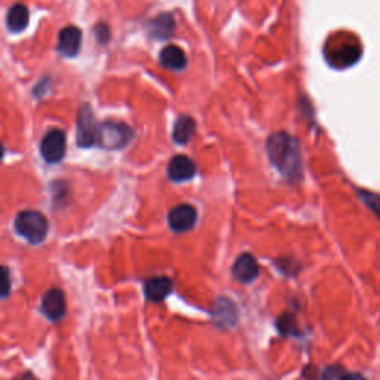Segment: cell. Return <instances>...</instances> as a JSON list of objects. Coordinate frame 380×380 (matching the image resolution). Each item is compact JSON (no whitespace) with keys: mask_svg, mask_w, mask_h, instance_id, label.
Masks as SVG:
<instances>
[{"mask_svg":"<svg viewBox=\"0 0 380 380\" xmlns=\"http://www.w3.org/2000/svg\"><path fill=\"white\" fill-rule=\"evenodd\" d=\"M268 153L272 164L288 179L302 176V154L299 142L285 132L270 135L268 142Z\"/></svg>","mask_w":380,"mask_h":380,"instance_id":"cell-1","label":"cell"},{"mask_svg":"<svg viewBox=\"0 0 380 380\" xmlns=\"http://www.w3.org/2000/svg\"><path fill=\"white\" fill-rule=\"evenodd\" d=\"M15 231L31 244H41L48 235L49 224L46 217L34 210L21 211L15 217Z\"/></svg>","mask_w":380,"mask_h":380,"instance_id":"cell-2","label":"cell"},{"mask_svg":"<svg viewBox=\"0 0 380 380\" xmlns=\"http://www.w3.org/2000/svg\"><path fill=\"white\" fill-rule=\"evenodd\" d=\"M132 134L134 132L128 125L107 120V122L98 125L97 144L110 150L122 149L132 140Z\"/></svg>","mask_w":380,"mask_h":380,"instance_id":"cell-3","label":"cell"},{"mask_svg":"<svg viewBox=\"0 0 380 380\" xmlns=\"http://www.w3.org/2000/svg\"><path fill=\"white\" fill-rule=\"evenodd\" d=\"M67 152V138L63 130H49L41 143V154L48 164H58Z\"/></svg>","mask_w":380,"mask_h":380,"instance_id":"cell-4","label":"cell"},{"mask_svg":"<svg viewBox=\"0 0 380 380\" xmlns=\"http://www.w3.org/2000/svg\"><path fill=\"white\" fill-rule=\"evenodd\" d=\"M98 127L90 105H83L78 115V144L80 147H91L97 144Z\"/></svg>","mask_w":380,"mask_h":380,"instance_id":"cell-5","label":"cell"},{"mask_svg":"<svg viewBox=\"0 0 380 380\" xmlns=\"http://www.w3.org/2000/svg\"><path fill=\"white\" fill-rule=\"evenodd\" d=\"M198 211L194 205L181 204L168 213V224L174 232H187L195 226Z\"/></svg>","mask_w":380,"mask_h":380,"instance_id":"cell-6","label":"cell"},{"mask_svg":"<svg viewBox=\"0 0 380 380\" xmlns=\"http://www.w3.org/2000/svg\"><path fill=\"white\" fill-rule=\"evenodd\" d=\"M42 312L51 320L58 321L65 314V299L63 291L58 288H51L45 292L42 299Z\"/></svg>","mask_w":380,"mask_h":380,"instance_id":"cell-7","label":"cell"},{"mask_svg":"<svg viewBox=\"0 0 380 380\" xmlns=\"http://www.w3.org/2000/svg\"><path fill=\"white\" fill-rule=\"evenodd\" d=\"M196 172V165L195 162L190 159L186 154H177V157L172 158L168 164V177L172 181H187L195 176Z\"/></svg>","mask_w":380,"mask_h":380,"instance_id":"cell-8","label":"cell"},{"mask_svg":"<svg viewBox=\"0 0 380 380\" xmlns=\"http://www.w3.org/2000/svg\"><path fill=\"white\" fill-rule=\"evenodd\" d=\"M82 45V31L75 27H64L58 34V53L64 57H75Z\"/></svg>","mask_w":380,"mask_h":380,"instance_id":"cell-9","label":"cell"},{"mask_svg":"<svg viewBox=\"0 0 380 380\" xmlns=\"http://www.w3.org/2000/svg\"><path fill=\"white\" fill-rule=\"evenodd\" d=\"M235 278L241 283H251L258 276V263L253 254H241L233 265Z\"/></svg>","mask_w":380,"mask_h":380,"instance_id":"cell-10","label":"cell"},{"mask_svg":"<svg viewBox=\"0 0 380 380\" xmlns=\"http://www.w3.org/2000/svg\"><path fill=\"white\" fill-rule=\"evenodd\" d=\"M172 290V283L167 276H154L144 284V295L150 302H162Z\"/></svg>","mask_w":380,"mask_h":380,"instance_id":"cell-11","label":"cell"},{"mask_svg":"<svg viewBox=\"0 0 380 380\" xmlns=\"http://www.w3.org/2000/svg\"><path fill=\"white\" fill-rule=\"evenodd\" d=\"M161 63L171 70H181L187 65V57L184 51L176 45H168L161 51Z\"/></svg>","mask_w":380,"mask_h":380,"instance_id":"cell-12","label":"cell"},{"mask_svg":"<svg viewBox=\"0 0 380 380\" xmlns=\"http://www.w3.org/2000/svg\"><path fill=\"white\" fill-rule=\"evenodd\" d=\"M28 20H30V11L26 5L21 4H16L14 5L6 15V26L9 28V31L14 33H19L21 30H24L28 26Z\"/></svg>","mask_w":380,"mask_h":380,"instance_id":"cell-13","label":"cell"},{"mask_svg":"<svg viewBox=\"0 0 380 380\" xmlns=\"http://www.w3.org/2000/svg\"><path fill=\"white\" fill-rule=\"evenodd\" d=\"M195 131H196L195 119L187 115H183L177 119V122L174 125V131H172V137H174V142L177 144H186L192 140Z\"/></svg>","mask_w":380,"mask_h":380,"instance_id":"cell-14","label":"cell"},{"mask_svg":"<svg viewBox=\"0 0 380 380\" xmlns=\"http://www.w3.org/2000/svg\"><path fill=\"white\" fill-rule=\"evenodd\" d=\"M176 28V21L172 20V16L169 14H162L158 15L157 19H153L150 21V33L153 38L157 39H169L174 33Z\"/></svg>","mask_w":380,"mask_h":380,"instance_id":"cell-15","label":"cell"},{"mask_svg":"<svg viewBox=\"0 0 380 380\" xmlns=\"http://www.w3.org/2000/svg\"><path fill=\"white\" fill-rule=\"evenodd\" d=\"M214 317H216L217 324H220L221 327H229V325L235 324L236 307L231 300L221 299L216 303Z\"/></svg>","mask_w":380,"mask_h":380,"instance_id":"cell-16","label":"cell"},{"mask_svg":"<svg viewBox=\"0 0 380 380\" xmlns=\"http://www.w3.org/2000/svg\"><path fill=\"white\" fill-rule=\"evenodd\" d=\"M278 328L283 334H296V320L291 314H284L278 320Z\"/></svg>","mask_w":380,"mask_h":380,"instance_id":"cell-17","label":"cell"},{"mask_svg":"<svg viewBox=\"0 0 380 380\" xmlns=\"http://www.w3.org/2000/svg\"><path fill=\"white\" fill-rule=\"evenodd\" d=\"M94 33H95V36H97V39H98L100 43L109 42V39H110V30H109V26H106L105 23L97 24L95 28H94Z\"/></svg>","mask_w":380,"mask_h":380,"instance_id":"cell-18","label":"cell"},{"mask_svg":"<svg viewBox=\"0 0 380 380\" xmlns=\"http://www.w3.org/2000/svg\"><path fill=\"white\" fill-rule=\"evenodd\" d=\"M347 376L343 373V370L337 366H333V367H327V370L324 371V376H322V380H343V377Z\"/></svg>","mask_w":380,"mask_h":380,"instance_id":"cell-19","label":"cell"},{"mask_svg":"<svg viewBox=\"0 0 380 380\" xmlns=\"http://www.w3.org/2000/svg\"><path fill=\"white\" fill-rule=\"evenodd\" d=\"M4 283H5V285H4V292H2V296L4 297H6L8 296V292H9V288H11V284H9V275H8V269L6 268H4Z\"/></svg>","mask_w":380,"mask_h":380,"instance_id":"cell-20","label":"cell"},{"mask_svg":"<svg viewBox=\"0 0 380 380\" xmlns=\"http://www.w3.org/2000/svg\"><path fill=\"white\" fill-rule=\"evenodd\" d=\"M343 380H367L364 376H361L358 373H351V374H347L343 377Z\"/></svg>","mask_w":380,"mask_h":380,"instance_id":"cell-21","label":"cell"},{"mask_svg":"<svg viewBox=\"0 0 380 380\" xmlns=\"http://www.w3.org/2000/svg\"><path fill=\"white\" fill-rule=\"evenodd\" d=\"M14 380H38L31 373H23L20 376H16Z\"/></svg>","mask_w":380,"mask_h":380,"instance_id":"cell-22","label":"cell"}]
</instances>
